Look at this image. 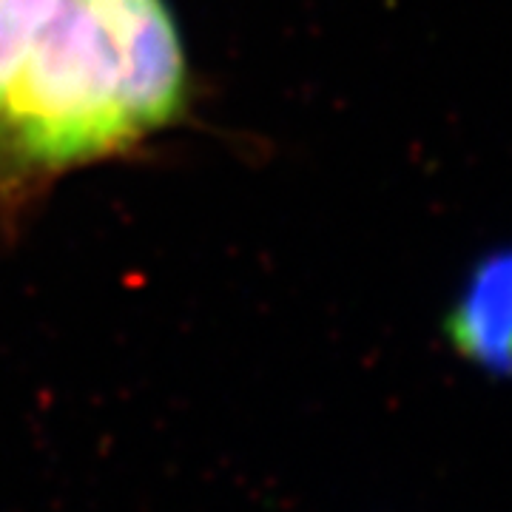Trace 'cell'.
<instances>
[{
  "label": "cell",
  "mask_w": 512,
  "mask_h": 512,
  "mask_svg": "<svg viewBox=\"0 0 512 512\" xmlns=\"http://www.w3.org/2000/svg\"><path fill=\"white\" fill-rule=\"evenodd\" d=\"M120 55L86 0H60L0 103V157L55 171L134 143Z\"/></svg>",
  "instance_id": "cell-1"
},
{
  "label": "cell",
  "mask_w": 512,
  "mask_h": 512,
  "mask_svg": "<svg viewBox=\"0 0 512 512\" xmlns=\"http://www.w3.org/2000/svg\"><path fill=\"white\" fill-rule=\"evenodd\" d=\"M111 37L126 80V103L140 137L180 117L185 57L165 0H86Z\"/></svg>",
  "instance_id": "cell-2"
},
{
  "label": "cell",
  "mask_w": 512,
  "mask_h": 512,
  "mask_svg": "<svg viewBox=\"0 0 512 512\" xmlns=\"http://www.w3.org/2000/svg\"><path fill=\"white\" fill-rule=\"evenodd\" d=\"M504 285L498 271L481 276L453 316V339L481 362H501L512 353V296Z\"/></svg>",
  "instance_id": "cell-3"
},
{
  "label": "cell",
  "mask_w": 512,
  "mask_h": 512,
  "mask_svg": "<svg viewBox=\"0 0 512 512\" xmlns=\"http://www.w3.org/2000/svg\"><path fill=\"white\" fill-rule=\"evenodd\" d=\"M60 0H0V103Z\"/></svg>",
  "instance_id": "cell-4"
}]
</instances>
